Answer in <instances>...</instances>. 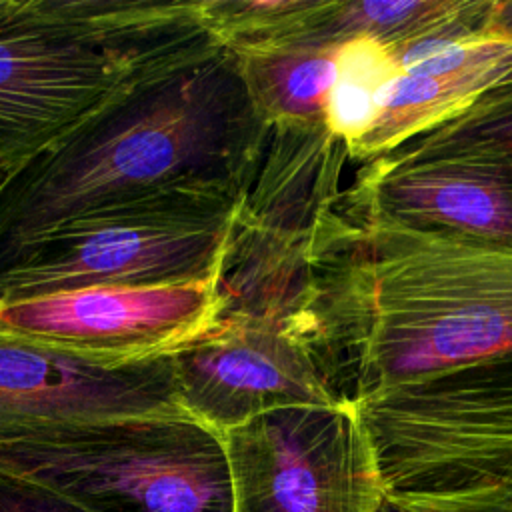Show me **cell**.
Wrapping results in <instances>:
<instances>
[{
	"instance_id": "obj_1",
	"label": "cell",
	"mask_w": 512,
	"mask_h": 512,
	"mask_svg": "<svg viewBox=\"0 0 512 512\" xmlns=\"http://www.w3.org/2000/svg\"><path fill=\"white\" fill-rule=\"evenodd\" d=\"M294 326L348 402L508 356L512 246L344 218L310 260Z\"/></svg>"
},
{
	"instance_id": "obj_2",
	"label": "cell",
	"mask_w": 512,
	"mask_h": 512,
	"mask_svg": "<svg viewBox=\"0 0 512 512\" xmlns=\"http://www.w3.org/2000/svg\"><path fill=\"white\" fill-rule=\"evenodd\" d=\"M268 138L234 52L216 48L150 78L8 180L0 272L96 210L176 192L244 198Z\"/></svg>"
},
{
	"instance_id": "obj_3",
	"label": "cell",
	"mask_w": 512,
	"mask_h": 512,
	"mask_svg": "<svg viewBox=\"0 0 512 512\" xmlns=\"http://www.w3.org/2000/svg\"><path fill=\"white\" fill-rule=\"evenodd\" d=\"M216 48L198 0H0V170L18 174L138 84Z\"/></svg>"
},
{
	"instance_id": "obj_4",
	"label": "cell",
	"mask_w": 512,
	"mask_h": 512,
	"mask_svg": "<svg viewBox=\"0 0 512 512\" xmlns=\"http://www.w3.org/2000/svg\"><path fill=\"white\" fill-rule=\"evenodd\" d=\"M0 476L78 512H232L224 438L188 414L6 434Z\"/></svg>"
},
{
	"instance_id": "obj_5",
	"label": "cell",
	"mask_w": 512,
	"mask_h": 512,
	"mask_svg": "<svg viewBox=\"0 0 512 512\" xmlns=\"http://www.w3.org/2000/svg\"><path fill=\"white\" fill-rule=\"evenodd\" d=\"M242 200L176 192L78 216L32 242L0 272V302L94 286L220 278Z\"/></svg>"
},
{
	"instance_id": "obj_6",
	"label": "cell",
	"mask_w": 512,
	"mask_h": 512,
	"mask_svg": "<svg viewBox=\"0 0 512 512\" xmlns=\"http://www.w3.org/2000/svg\"><path fill=\"white\" fill-rule=\"evenodd\" d=\"M388 492L512 484V354L352 402Z\"/></svg>"
},
{
	"instance_id": "obj_7",
	"label": "cell",
	"mask_w": 512,
	"mask_h": 512,
	"mask_svg": "<svg viewBox=\"0 0 512 512\" xmlns=\"http://www.w3.org/2000/svg\"><path fill=\"white\" fill-rule=\"evenodd\" d=\"M232 512H376L388 494L348 400L288 404L222 432Z\"/></svg>"
},
{
	"instance_id": "obj_8",
	"label": "cell",
	"mask_w": 512,
	"mask_h": 512,
	"mask_svg": "<svg viewBox=\"0 0 512 512\" xmlns=\"http://www.w3.org/2000/svg\"><path fill=\"white\" fill-rule=\"evenodd\" d=\"M224 310L220 278L94 286L0 302V336L104 366L170 356Z\"/></svg>"
},
{
	"instance_id": "obj_9",
	"label": "cell",
	"mask_w": 512,
	"mask_h": 512,
	"mask_svg": "<svg viewBox=\"0 0 512 512\" xmlns=\"http://www.w3.org/2000/svg\"><path fill=\"white\" fill-rule=\"evenodd\" d=\"M340 214L512 246V154L416 136L360 164Z\"/></svg>"
},
{
	"instance_id": "obj_10",
	"label": "cell",
	"mask_w": 512,
	"mask_h": 512,
	"mask_svg": "<svg viewBox=\"0 0 512 512\" xmlns=\"http://www.w3.org/2000/svg\"><path fill=\"white\" fill-rule=\"evenodd\" d=\"M168 362L182 410L220 434L280 406L342 400L292 318L222 314Z\"/></svg>"
},
{
	"instance_id": "obj_11",
	"label": "cell",
	"mask_w": 512,
	"mask_h": 512,
	"mask_svg": "<svg viewBox=\"0 0 512 512\" xmlns=\"http://www.w3.org/2000/svg\"><path fill=\"white\" fill-rule=\"evenodd\" d=\"M166 414H186L168 356L104 366L0 336V436Z\"/></svg>"
},
{
	"instance_id": "obj_12",
	"label": "cell",
	"mask_w": 512,
	"mask_h": 512,
	"mask_svg": "<svg viewBox=\"0 0 512 512\" xmlns=\"http://www.w3.org/2000/svg\"><path fill=\"white\" fill-rule=\"evenodd\" d=\"M338 44L284 42L236 54L246 90L268 128L324 126Z\"/></svg>"
},
{
	"instance_id": "obj_13",
	"label": "cell",
	"mask_w": 512,
	"mask_h": 512,
	"mask_svg": "<svg viewBox=\"0 0 512 512\" xmlns=\"http://www.w3.org/2000/svg\"><path fill=\"white\" fill-rule=\"evenodd\" d=\"M470 2L472 0H326V6L296 42L342 44L354 38H370L392 50L446 28L468 10Z\"/></svg>"
},
{
	"instance_id": "obj_14",
	"label": "cell",
	"mask_w": 512,
	"mask_h": 512,
	"mask_svg": "<svg viewBox=\"0 0 512 512\" xmlns=\"http://www.w3.org/2000/svg\"><path fill=\"white\" fill-rule=\"evenodd\" d=\"M402 74L392 52L376 40L354 38L338 44L324 128L348 148V154L374 130L388 90Z\"/></svg>"
},
{
	"instance_id": "obj_15",
	"label": "cell",
	"mask_w": 512,
	"mask_h": 512,
	"mask_svg": "<svg viewBox=\"0 0 512 512\" xmlns=\"http://www.w3.org/2000/svg\"><path fill=\"white\" fill-rule=\"evenodd\" d=\"M214 42L234 54L296 42L326 0H198Z\"/></svg>"
},
{
	"instance_id": "obj_16",
	"label": "cell",
	"mask_w": 512,
	"mask_h": 512,
	"mask_svg": "<svg viewBox=\"0 0 512 512\" xmlns=\"http://www.w3.org/2000/svg\"><path fill=\"white\" fill-rule=\"evenodd\" d=\"M420 136L480 142L512 154V74L458 116Z\"/></svg>"
},
{
	"instance_id": "obj_17",
	"label": "cell",
	"mask_w": 512,
	"mask_h": 512,
	"mask_svg": "<svg viewBox=\"0 0 512 512\" xmlns=\"http://www.w3.org/2000/svg\"><path fill=\"white\" fill-rule=\"evenodd\" d=\"M376 512H512V484L450 492H388Z\"/></svg>"
},
{
	"instance_id": "obj_18",
	"label": "cell",
	"mask_w": 512,
	"mask_h": 512,
	"mask_svg": "<svg viewBox=\"0 0 512 512\" xmlns=\"http://www.w3.org/2000/svg\"><path fill=\"white\" fill-rule=\"evenodd\" d=\"M0 512H78V510L30 484L0 476Z\"/></svg>"
},
{
	"instance_id": "obj_19",
	"label": "cell",
	"mask_w": 512,
	"mask_h": 512,
	"mask_svg": "<svg viewBox=\"0 0 512 512\" xmlns=\"http://www.w3.org/2000/svg\"><path fill=\"white\" fill-rule=\"evenodd\" d=\"M482 36L488 40H512V0L492 2L482 26Z\"/></svg>"
},
{
	"instance_id": "obj_20",
	"label": "cell",
	"mask_w": 512,
	"mask_h": 512,
	"mask_svg": "<svg viewBox=\"0 0 512 512\" xmlns=\"http://www.w3.org/2000/svg\"><path fill=\"white\" fill-rule=\"evenodd\" d=\"M10 178H12L10 174H6V172H2V170H0V192H2V188L8 184V180H10Z\"/></svg>"
}]
</instances>
